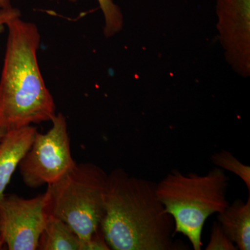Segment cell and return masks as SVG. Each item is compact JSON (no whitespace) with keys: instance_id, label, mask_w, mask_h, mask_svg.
<instances>
[{"instance_id":"6da1fadb","label":"cell","mask_w":250,"mask_h":250,"mask_svg":"<svg viewBox=\"0 0 250 250\" xmlns=\"http://www.w3.org/2000/svg\"><path fill=\"white\" fill-rule=\"evenodd\" d=\"M100 228L113 250H181L174 222L156 195V183L123 168L108 174Z\"/></svg>"},{"instance_id":"7a4b0ae2","label":"cell","mask_w":250,"mask_h":250,"mask_svg":"<svg viewBox=\"0 0 250 250\" xmlns=\"http://www.w3.org/2000/svg\"><path fill=\"white\" fill-rule=\"evenodd\" d=\"M6 25L9 36L0 78V128L6 131L52 121L57 115L38 64L39 29L20 18Z\"/></svg>"},{"instance_id":"3957f363","label":"cell","mask_w":250,"mask_h":250,"mask_svg":"<svg viewBox=\"0 0 250 250\" xmlns=\"http://www.w3.org/2000/svg\"><path fill=\"white\" fill-rule=\"evenodd\" d=\"M229 178L215 167L204 175L174 169L156 184V195L172 215L174 232L187 236L195 250L202 249V233L207 219L228 208Z\"/></svg>"},{"instance_id":"277c9868","label":"cell","mask_w":250,"mask_h":250,"mask_svg":"<svg viewBox=\"0 0 250 250\" xmlns=\"http://www.w3.org/2000/svg\"><path fill=\"white\" fill-rule=\"evenodd\" d=\"M108 174L93 163L76 164L62 178L47 186L46 213L62 219L80 238L89 239L104 212Z\"/></svg>"},{"instance_id":"5b68a950","label":"cell","mask_w":250,"mask_h":250,"mask_svg":"<svg viewBox=\"0 0 250 250\" xmlns=\"http://www.w3.org/2000/svg\"><path fill=\"white\" fill-rule=\"evenodd\" d=\"M52 122L46 134L37 131L18 166L23 182L31 188L55 183L77 164L70 150L66 118L59 113Z\"/></svg>"},{"instance_id":"8992f818","label":"cell","mask_w":250,"mask_h":250,"mask_svg":"<svg viewBox=\"0 0 250 250\" xmlns=\"http://www.w3.org/2000/svg\"><path fill=\"white\" fill-rule=\"evenodd\" d=\"M46 194L24 199L4 195L0 200V227L9 250H35L45 227Z\"/></svg>"},{"instance_id":"52a82bcc","label":"cell","mask_w":250,"mask_h":250,"mask_svg":"<svg viewBox=\"0 0 250 250\" xmlns=\"http://www.w3.org/2000/svg\"><path fill=\"white\" fill-rule=\"evenodd\" d=\"M217 24L229 63L243 77L250 74V0H218Z\"/></svg>"},{"instance_id":"ba28073f","label":"cell","mask_w":250,"mask_h":250,"mask_svg":"<svg viewBox=\"0 0 250 250\" xmlns=\"http://www.w3.org/2000/svg\"><path fill=\"white\" fill-rule=\"evenodd\" d=\"M37 133L34 126H24L5 132L0 141V200L15 170L30 148Z\"/></svg>"},{"instance_id":"9c48e42d","label":"cell","mask_w":250,"mask_h":250,"mask_svg":"<svg viewBox=\"0 0 250 250\" xmlns=\"http://www.w3.org/2000/svg\"><path fill=\"white\" fill-rule=\"evenodd\" d=\"M217 220L238 250H250V192L246 202L235 200L218 213Z\"/></svg>"},{"instance_id":"30bf717a","label":"cell","mask_w":250,"mask_h":250,"mask_svg":"<svg viewBox=\"0 0 250 250\" xmlns=\"http://www.w3.org/2000/svg\"><path fill=\"white\" fill-rule=\"evenodd\" d=\"M80 239L62 219L47 215L37 250H80Z\"/></svg>"},{"instance_id":"8fae6325","label":"cell","mask_w":250,"mask_h":250,"mask_svg":"<svg viewBox=\"0 0 250 250\" xmlns=\"http://www.w3.org/2000/svg\"><path fill=\"white\" fill-rule=\"evenodd\" d=\"M210 160L217 167L233 172L244 182L248 192H250V167L240 162L231 152L221 150L215 152L210 157Z\"/></svg>"},{"instance_id":"7c38bea8","label":"cell","mask_w":250,"mask_h":250,"mask_svg":"<svg viewBox=\"0 0 250 250\" xmlns=\"http://www.w3.org/2000/svg\"><path fill=\"white\" fill-rule=\"evenodd\" d=\"M70 1L77 0H69ZM105 20L104 35L111 37L121 30L123 25V15L113 0H98Z\"/></svg>"},{"instance_id":"4fadbf2b","label":"cell","mask_w":250,"mask_h":250,"mask_svg":"<svg viewBox=\"0 0 250 250\" xmlns=\"http://www.w3.org/2000/svg\"><path fill=\"white\" fill-rule=\"evenodd\" d=\"M205 250H236L238 248L227 236L220 224L218 221H215L212 226L210 241Z\"/></svg>"},{"instance_id":"5bb4252c","label":"cell","mask_w":250,"mask_h":250,"mask_svg":"<svg viewBox=\"0 0 250 250\" xmlns=\"http://www.w3.org/2000/svg\"><path fill=\"white\" fill-rule=\"evenodd\" d=\"M100 226L89 239L80 242V250H109Z\"/></svg>"},{"instance_id":"9a60e30c","label":"cell","mask_w":250,"mask_h":250,"mask_svg":"<svg viewBox=\"0 0 250 250\" xmlns=\"http://www.w3.org/2000/svg\"><path fill=\"white\" fill-rule=\"evenodd\" d=\"M21 17L19 10L12 6L6 9H0V33L4 30V25L14 18Z\"/></svg>"},{"instance_id":"2e32d148","label":"cell","mask_w":250,"mask_h":250,"mask_svg":"<svg viewBox=\"0 0 250 250\" xmlns=\"http://www.w3.org/2000/svg\"><path fill=\"white\" fill-rule=\"evenodd\" d=\"M11 4L10 0H0V9H6L11 7Z\"/></svg>"},{"instance_id":"e0dca14e","label":"cell","mask_w":250,"mask_h":250,"mask_svg":"<svg viewBox=\"0 0 250 250\" xmlns=\"http://www.w3.org/2000/svg\"><path fill=\"white\" fill-rule=\"evenodd\" d=\"M4 245V242L3 241L2 236H1V227H0V250L3 249Z\"/></svg>"},{"instance_id":"ac0fdd59","label":"cell","mask_w":250,"mask_h":250,"mask_svg":"<svg viewBox=\"0 0 250 250\" xmlns=\"http://www.w3.org/2000/svg\"><path fill=\"white\" fill-rule=\"evenodd\" d=\"M5 132H6L5 130L0 128V141H1V139H2L3 136H4Z\"/></svg>"}]
</instances>
